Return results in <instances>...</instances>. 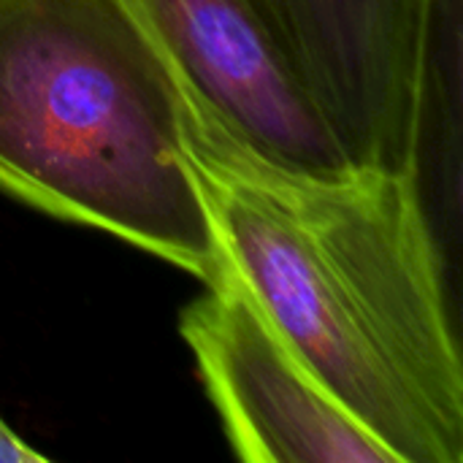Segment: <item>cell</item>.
<instances>
[{"mask_svg": "<svg viewBox=\"0 0 463 463\" xmlns=\"http://www.w3.org/2000/svg\"><path fill=\"white\" fill-rule=\"evenodd\" d=\"M0 190L203 285L222 269L182 73L138 0H0Z\"/></svg>", "mask_w": 463, "mask_h": 463, "instance_id": "2", "label": "cell"}, {"mask_svg": "<svg viewBox=\"0 0 463 463\" xmlns=\"http://www.w3.org/2000/svg\"><path fill=\"white\" fill-rule=\"evenodd\" d=\"M190 84L260 152L307 168L345 155L255 0H138Z\"/></svg>", "mask_w": 463, "mask_h": 463, "instance_id": "5", "label": "cell"}, {"mask_svg": "<svg viewBox=\"0 0 463 463\" xmlns=\"http://www.w3.org/2000/svg\"><path fill=\"white\" fill-rule=\"evenodd\" d=\"M0 463H46V456L33 450L0 415Z\"/></svg>", "mask_w": 463, "mask_h": 463, "instance_id": "6", "label": "cell"}, {"mask_svg": "<svg viewBox=\"0 0 463 463\" xmlns=\"http://www.w3.org/2000/svg\"><path fill=\"white\" fill-rule=\"evenodd\" d=\"M182 130L222 263L285 345L396 463H461V347L420 174L266 155L184 73Z\"/></svg>", "mask_w": 463, "mask_h": 463, "instance_id": "1", "label": "cell"}, {"mask_svg": "<svg viewBox=\"0 0 463 463\" xmlns=\"http://www.w3.org/2000/svg\"><path fill=\"white\" fill-rule=\"evenodd\" d=\"M179 331L241 461L396 463L285 345L225 263L184 307Z\"/></svg>", "mask_w": 463, "mask_h": 463, "instance_id": "4", "label": "cell"}, {"mask_svg": "<svg viewBox=\"0 0 463 463\" xmlns=\"http://www.w3.org/2000/svg\"><path fill=\"white\" fill-rule=\"evenodd\" d=\"M347 163L420 174L442 0H255Z\"/></svg>", "mask_w": 463, "mask_h": 463, "instance_id": "3", "label": "cell"}]
</instances>
